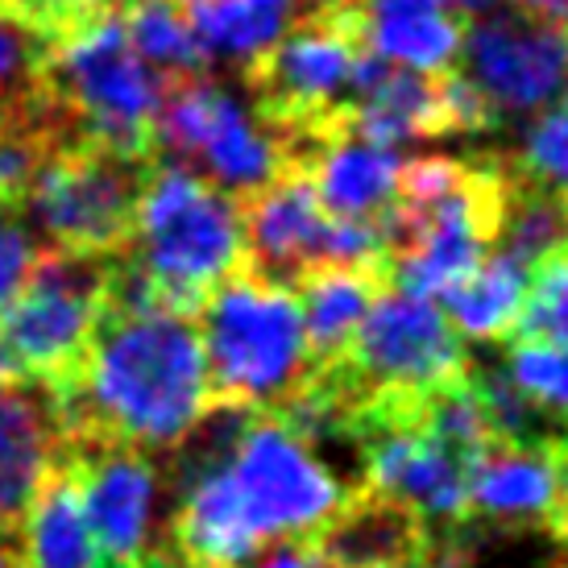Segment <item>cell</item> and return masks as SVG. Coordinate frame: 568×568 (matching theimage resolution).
<instances>
[{
  "instance_id": "6da1fadb",
  "label": "cell",
  "mask_w": 568,
  "mask_h": 568,
  "mask_svg": "<svg viewBox=\"0 0 568 568\" xmlns=\"http://www.w3.org/2000/svg\"><path fill=\"white\" fill-rule=\"evenodd\" d=\"M47 390L67 444H125L166 457L212 403L195 316L104 303L83 362Z\"/></svg>"
},
{
  "instance_id": "7a4b0ae2",
  "label": "cell",
  "mask_w": 568,
  "mask_h": 568,
  "mask_svg": "<svg viewBox=\"0 0 568 568\" xmlns=\"http://www.w3.org/2000/svg\"><path fill=\"white\" fill-rule=\"evenodd\" d=\"M212 403L278 410L312 374L307 332L295 291L250 266L212 286L195 312Z\"/></svg>"
},
{
  "instance_id": "3957f363",
  "label": "cell",
  "mask_w": 568,
  "mask_h": 568,
  "mask_svg": "<svg viewBox=\"0 0 568 568\" xmlns=\"http://www.w3.org/2000/svg\"><path fill=\"white\" fill-rule=\"evenodd\" d=\"M162 80L133 50L121 9L59 33L47 63V95L54 104L63 145H109L121 154H154V116Z\"/></svg>"
},
{
  "instance_id": "277c9868",
  "label": "cell",
  "mask_w": 568,
  "mask_h": 568,
  "mask_svg": "<svg viewBox=\"0 0 568 568\" xmlns=\"http://www.w3.org/2000/svg\"><path fill=\"white\" fill-rule=\"evenodd\" d=\"M171 312L195 316L212 286L245 266L241 204L200 174L159 162L121 250Z\"/></svg>"
},
{
  "instance_id": "5b68a950",
  "label": "cell",
  "mask_w": 568,
  "mask_h": 568,
  "mask_svg": "<svg viewBox=\"0 0 568 568\" xmlns=\"http://www.w3.org/2000/svg\"><path fill=\"white\" fill-rule=\"evenodd\" d=\"M365 59L369 47L357 0L295 13L291 26L241 71V80L250 92V109L283 138V145H291L348 121Z\"/></svg>"
},
{
  "instance_id": "8992f818",
  "label": "cell",
  "mask_w": 568,
  "mask_h": 568,
  "mask_svg": "<svg viewBox=\"0 0 568 568\" xmlns=\"http://www.w3.org/2000/svg\"><path fill=\"white\" fill-rule=\"evenodd\" d=\"M159 159L109 145H59L33 174L21 216L42 245L75 253H121L133 237Z\"/></svg>"
},
{
  "instance_id": "52a82bcc",
  "label": "cell",
  "mask_w": 568,
  "mask_h": 568,
  "mask_svg": "<svg viewBox=\"0 0 568 568\" xmlns=\"http://www.w3.org/2000/svg\"><path fill=\"white\" fill-rule=\"evenodd\" d=\"M112 253L42 245L26 291L0 316V378L59 382L92 345L109 295Z\"/></svg>"
},
{
  "instance_id": "ba28073f",
  "label": "cell",
  "mask_w": 568,
  "mask_h": 568,
  "mask_svg": "<svg viewBox=\"0 0 568 568\" xmlns=\"http://www.w3.org/2000/svg\"><path fill=\"white\" fill-rule=\"evenodd\" d=\"M154 154L229 191L233 200L266 187L286 171V145L274 129L212 75L166 83L154 116Z\"/></svg>"
},
{
  "instance_id": "9c48e42d",
  "label": "cell",
  "mask_w": 568,
  "mask_h": 568,
  "mask_svg": "<svg viewBox=\"0 0 568 568\" xmlns=\"http://www.w3.org/2000/svg\"><path fill=\"white\" fill-rule=\"evenodd\" d=\"M221 465L257 544L316 536L353 494L328 460L270 410H253L237 440L224 448Z\"/></svg>"
},
{
  "instance_id": "30bf717a",
  "label": "cell",
  "mask_w": 568,
  "mask_h": 568,
  "mask_svg": "<svg viewBox=\"0 0 568 568\" xmlns=\"http://www.w3.org/2000/svg\"><path fill=\"white\" fill-rule=\"evenodd\" d=\"M332 378L353 398L365 395H432L465 378L469 353L440 303L386 286L369 303L362 328L332 365Z\"/></svg>"
},
{
  "instance_id": "8fae6325",
  "label": "cell",
  "mask_w": 568,
  "mask_h": 568,
  "mask_svg": "<svg viewBox=\"0 0 568 568\" xmlns=\"http://www.w3.org/2000/svg\"><path fill=\"white\" fill-rule=\"evenodd\" d=\"M460 75L486 100L494 121L548 109L568 92V21L523 9H489L465 26Z\"/></svg>"
},
{
  "instance_id": "7c38bea8",
  "label": "cell",
  "mask_w": 568,
  "mask_h": 568,
  "mask_svg": "<svg viewBox=\"0 0 568 568\" xmlns=\"http://www.w3.org/2000/svg\"><path fill=\"white\" fill-rule=\"evenodd\" d=\"M67 469L80 481L83 510L104 560L142 568L162 552L159 503L166 477L154 453L125 444H67Z\"/></svg>"
},
{
  "instance_id": "4fadbf2b",
  "label": "cell",
  "mask_w": 568,
  "mask_h": 568,
  "mask_svg": "<svg viewBox=\"0 0 568 568\" xmlns=\"http://www.w3.org/2000/svg\"><path fill=\"white\" fill-rule=\"evenodd\" d=\"M245 266L270 283L295 286L300 274L328 262L332 216L320 207L316 187L303 166H286L266 187L241 195Z\"/></svg>"
},
{
  "instance_id": "5bb4252c",
  "label": "cell",
  "mask_w": 568,
  "mask_h": 568,
  "mask_svg": "<svg viewBox=\"0 0 568 568\" xmlns=\"http://www.w3.org/2000/svg\"><path fill=\"white\" fill-rule=\"evenodd\" d=\"M303 166L320 207L336 221H374L395 200L403 159L395 145L362 138L348 121L286 145V166Z\"/></svg>"
},
{
  "instance_id": "9a60e30c",
  "label": "cell",
  "mask_w": 568,
  "mask_h": 568,
  "mask_svg": "<svg viewBox=\"0 0 568 568\" xmlns=\"http://www.w3.org/2000/svg\"><path fill=\"white\" fill-rule=\"evenodd\" d=\"M67 460V432L47 382L0 378V536H17L38 489Z\"/></svg>"
},
{
  "instance_id": "2e32d148",
  "label": "cell",
  "mask_w": 568,
  "mask_h": 568,
  "mask_svg": "<svg viewBox=\"0 0 568 568\" xmlns=\"http://www.w3.org/2000/svg\"><path fill=\"white\" fill-rule=\"evenodd\" d=\"M348 125L382 145L457 138L444 71H410V67H395L378 54H369L362 67Z\"/></svg>"
},
{
  "instance_id": "e0dca14e",
  "label": "cell",
  "mask_w": 568,
  "mask_h": 568,
  "mask_svg": "<svg viewBox=\"0 0 568 568\" xmlns=\"http://www.w3.org/2000/svg\"><path fill=\"white\" fill-rule=\"evenodd\" d=\"M427 523L382 489H353L348 503L316 531V548L332 568L415 565L427 548Z\"/></svg>"
},
{
  "instance_id": "ac0fdd59",
  "label": "cell",
  "mask_w": 568,
  "mask_h": 568,
  "mask_svg": "<svg viewBox=\"0 0 568 568\" xmlns=\"http://www.w3.org/2000/svg\"><path fill=\"white\" fill-rule=\"evenodd\" d=\"M369 54L410 71H448L460 54L465 21L444 0H362Z\"/></svg>"
},
{
  "instance_id": "d6986e66",
  "label": "cell",
  "mask_w": 568,
  "mask_h": 568,
  "mask_svg": "<svg viewBox=\"0 0 568 568\" xmlns=\"http://www.w3.org/2000/svg\"><path fill=\"white\" fill-rule=\"evenodd\" d=\"M386 270L378 266H316L295 278V300L303 312L312 369L332 365L348 348L353 332L362 328L369 303L386 291Z\"/></svg>"
},
{
  "instance_id": "ffe728a7",
  "label": "cell",
  "mask_w": 568,
  "mask_h": 568,
  "mask_svg": "<svg viewBox=\"0 0 568 568\" xmlns=\"http://www.w3.org/2000/svg\"><path fill=\"white\" fill-rule=\"evenodd\" d=\"M17 531H21V544H17L21 568H100L104 560L83 510L80 481L67 469V460L38 489Z\"/></svg>"
},
{
  "instance_id": "44dd1931",
  "label": "cell",
  "mask_w": 568,
  "mask_h": 568,
  "mask_svg": "<svg viewBox=\"0 0 568 568\" xmlns=\"http://www.w3.org/2000/svg\"><path fill=\"white\" fill-rule=\"evenodd\" d=\"M494 250L536 270L548 253L568 250V191L548 187L523 171L515 159H506L503 216Z\"/></svg>"
},
{
  "instance_id": "7402d4cb",
  "label": "cell",
  "mask_w": 568,
  "mask_h": 568,
  "mask_svg": "<svg viewBox=\"0 0 568 568\" xmlns=\"http://www.w3.org/2000/svg\"><path fill=\"white\" fill-rule=\"evenodd\" d=\"M212 67H245L291 26L295 0H179Z\"/></svg>"
},
{
  "instance_id": "603a6c76",
  "label": "cell",
  "mask_w": 568,
  "mask_h": 568,
  "mask_svg": "<svg viewBox=\"0 0 568 568\" xmlns=\"http://www.w3.org/2000/svg\"><path fill=\"white\" fill-rule=\"evenodd\" d=\"M527 283H531V270L506 253L489 250L474 274H465L453 291L440 295L444 316L469 341H503L523 312Z\"/></svg>"
},
{
  "instance_id": "cb8c5ba5",
  "label": "cell",
  "mask_w": 568,
  "mask_h": 568,
  "mask_svg": "<svg viewBox=\"0 0 568 568\" xmlns=\"http://www.w3.org/2000/svg\"><path fill=\"white\" fill-rule=\"evenodd\" d=\"M59 33L21 0H0V116L47 104V63Z\"/></svg>"
},
{
  "instance_id": "d4e9b609",
  "label": "cell",
  "mask_w": 568,
  "mask_h": 568,
  "mask_svg": "<svg viewBox=\"0 0 568 568\" xmlns=\"http://www.w3.org/2000/svg\"><path fill=\"white\" fill-rule=\"evenodd\" d=\"M121 21H125L133 50L166 83L191 80V75H212V59H207L204 42L191 30L179 0H138V4L121 9Z\"/></svg>"
},
{
  "instance_id": "484cf974",
  "label": "cell",
  "mask_w": 568,
  "mask_h": 568,
  "mask_svg": "<svg viewBox=\"0 0 568 568\" xmlns=\"http://www.w3.org/2000/svg\"><path fill=\"white\" fill-rule=\"evenodd\" d=\"M510 341H548L568 345V250L548 253L527 283L523 312L510 328Z\"/></svg>"
},
{
  "instance_id": "4316f807",
  "label": "cell",
  "mask_w": 568,
  "mask_h": 568,
  "mask_svg": "<svg viewBox=\"0 0 568 568\" xmlns=\"http://www.w3.org/2000/svg\"><path fill=\"white\" fill-rule=\"evenodd\" d=\"M506 374L515 378L527 398H536L544 410L568 419V345L548 341H510Z\"/></svg>"
},
{
  "instance_id": "83f0119b",
  "label": "cell",
  "mask_w": 568,
  "mask_h": 568,
  "mask_svg": "<svg viewBox=\"0 0 568 568\" xmlns=\"http://www.w3.org/2000/svg\"><path fill=\"white\" fill-rule=\"evenodd\" d=\"M523 171L548 183V187L568 191V100L544 112L523 138V154L515 159Z\"/></svg>"
},
{
  "instance_id": "f1b7e54d",
  "label": "cell",
  "mask_w": 568,
  "mask_h": 568,
  "mask_svg": "<svg viewBox=\"0 0 568 568\" xmlns=\"http://www.w3.org/2000/svg\"><path fill=\"white\" fill-rule=\"evenodd\" d=\"M42 253V241L33 237L21 212H4L0 216V316L13 307V300L26 291L33 274V262Z\"/></svg>"
},
{
  "instance_id": "f546056e",
  "label": "cell",
  "mask_w": 568,
  "mask_h": 568,
  "mask_svg": "<svg viewBox=\"0 0 568 568\" xmlns=\"http://www.w3.org/2000/svg\"><path fill=\"white\" fill-rule=\"evenodd\" d=\"M241 568H332L316 548V536H283L262 544Z\"/></svg>"
},
{
  "instance_id": "4dcf8cb0",
  "label": "cell",
  "mask_w": 568,
  "mask_h": 568,
  "mask_svg": "<svg viewBox=\"0 0 568 568\" xmlns=\"http://www.w3.org/2000/svg\"><path fill=\"white\" fill-rule=\"evenodd\" d=\"M0 568H21V552H17L13 536H0Z\"/></svg>"
},
{
  "instance_id": "1f68e13d",
  "label": "cell",
  "mask_w": 568,
  "mask_h": 568,
  "mask_svg": "<svg viewBox=\"0 0 568 568\" xmlns=\"http://www.w3.org/2000/svg\"><path fill=\"white\" fill-rule=\"evenodd\" d=\"M145 568H191V565H183L179 556L166 552V548H162V552H154V556H150V560H145Z\"/></svg>"
},
{
  "instance_id": "d6a6232c",
  "label": "cell",
  "mask_w": 568,
  "mask_h": 568,
  "mask_svg": "<svg viewBox=\"0 0 568 568\" xmlns=\"http://www.w3.org/2000/svg\"><path fill=\"white\" fill-rule=\"evenodd\" d=\"M112 9H129V4H138V0H109Z\"/></svg>"
},
{
  "instance_id": "836d02e7",
  "label": "cell",
  "mask_w": 568,
  "mask_h": 568,
  "mask_svg": "<svg viewBox=\"0 0 568 568\" xmlns=\"http://www.w3.org/2000/svg\"><path fill=\"white\" fill-rule=\"evenodd\" d=\"M100 568H138V565H112V560H100ZM145 568V565H142Z\"/></svg>"
},
{
  "instance_id": "e575fe53",
  "label": "cell",
  "mask_w": 568,
  "mask_h": 568,
  "mask_svg": "<svg viewBox=\"0 0 568 568\" xmlns=\"http://www.w3.org/2000/svg\"><path fill=\"white\" fill-rule=\"evenodd\" d=\"M378 568H410V565H378Z\"/></svg>"
},
{
  "instance_id": "d590c367",
  "label": "cell",
  "mask_w": 568,
  "mask_h": 568,
  "mask_svg": "<svg viewBox=\"0 0 568 568\" xmlns=\"http://www.w3.org/2000/svg\"><path fill=\"white\" fill-rule=\"evenodd\" d=\"M565 95H568V92H565Z\"/></svg>"
}]
</instances>
